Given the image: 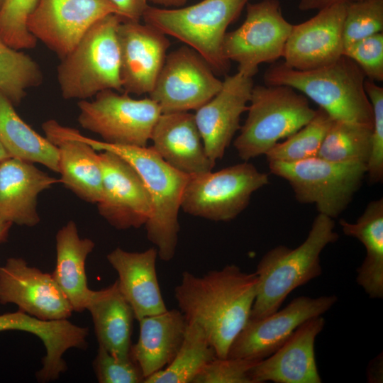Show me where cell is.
<instances>
[{
  "mask_svg": "<svg viewBox=\"0 0 383 383\" xmlns=\"http://www.w3.org/2000/svg\"><path fill=\"white\" fill-rule=\"evenodd\" d=\"M257 286L255 272L227 265L202 276L184 271L174 296L187 323L199 326L217 357L225 358L250 318Z\"/></svg>",
  "mask_w": 383,
  "mask_h": 383,
  "instance_id": "6da1fadb",
  "label": "cell"
},
{
  "mask_svg": "<svg viewBox=\"0 0 383 383\" xmlns=\"http://www.w3.org/2000/svg\"><path fill=\"white\" fill-rule=\"evenodd\" d=\"M74 133L96 151L108 150L118 155L138 172L152 205V213L144 226L147 238L154 244L161 260H172L180 228L178 214L189 175L170 166L151 146L111 144L86 137L77 129Z\"/></svg>",
  "mask_w": 383,
  "mask_h": 383,
  "instance_id": "7a4b0ae2",
  "label": "cell"
},
{
  "mask_svg": "<svg viewBox=\"0 0 383 383\" xmlns=\"http://www.w3.org/2000/svg\"><path fill=\"white\" fill-rule=\"evenodd\" d=\"M365 75L351 59L312 70H299L275 62L264 74L267 85H284L314 101L335 120L373 126L372 106L365 89Z\"/></svg>",
  "mask_w": 383,
  "mask_h": 383,
  "instance_id": "3957f363",
  "label": "cell"
},
{
  "mask_svg": "<svg viewBox=\"0 0 383 383\" xmlns=\"http://www.w3.org/2000/svg\"><path fill=\"white\" fill-rule=\"evenodd\" d=\"M338 238L333 219L318 213L298 247L292 249L279 245L267 252L255 272L257 294L250 318H259L277 311L292 291L319 277L321 253Z\"/></svg>",
  "mask_w": 383,
  "mask_h": 383,
  "instance_id": "277c9868",
  "label": "cell"
},
{
  "mask_svg": "<svg viewBox=\"0 0 383 383\" xmlns=\"http://www.w3.org/2000/svg\"><path fill=\"white\" fill-rule=\"evenodd\" d=\"M122 21L117 14L100 18L61 59L57 79L65 99L87 100L107 89L122 92L117 38Z\"/></svg>",
  "mask_w": 383,
  "mask_h": 383,
  "instance_id": "5b68a950",
  "label": "cell"
},
{
  "mask_svg": "<svg viewBox=\"0 0 383 383\" xmlns=\"http://www.w3.org/2000/svg\"><path fill=\"white\" fill-rule=\"evenodd\" d=\"M248 116L233 142L243 161L265 155L280 140L306 126L316 115L308 99L284 85L253 86Z\"/></svg>",
  "mask_w": 383,
  "mask_h": 383,
  "instance_id": "8992f818",
  "label": "cell"
},
{
  "mask_svg": "<svg viewBox=\"0 0 383 383\" xmlns=\"http://www.w3.org/2000/svg\"><path fill=\"white\" fill-rule=\"evenodd\" d=\"M250 1L203 0L179 8L149 6L142 19L195 50L215 73L223 74L230 65L222 55L224 35Z\"/></svg>",
  "mask_w": 383,
  "mask_h": 383,
  "instance_id": "52a82bcc",
  "label": "cell"
},
{
  "mask_svg": "<svg viewBox=\"0 0 383 383\" xmlns=\"http://www.w3.org/2000/svg\"><path fill=\"white\" fill-rule=\"evenodd\" d=\"M268 162L270 172L288 182L299 203L314 204L318 213L333 219L348 207L367 173L365 163L318 157Z\"/></svg>",
  "mask_w": 383,
  "mask_h": 383,
  "instance_id": "ba28073f",
  "label": "cell"
},
{
  "mask_svg": "<svg viewBox=\"0 0 383 383\" xmlns=\"http://www.w3.org/2000/svg\"><path fill=\"white\" fill-rule=\"evenodd\" d=\"M268 183V174L248 161L214 172L189 175L181 209L193 216L230 221L248 206L252 194Z\"/></svg>",
  "mask_w": 383,
  "mask_h": 383,
  "instance_id": "9c48e42d",
  "label": "cell"
},
{
  "mask_svg": "<svg viewBox=\"0 0 383 383\" xmlns=\"http://www.w3.org/2000/svg\"><path fill=\"white\" fill-rule=\"evenodd\" d=\"M78 122L102 141L116 145L146 147L153 127L162 113L150 97L132 98L112 89L102 91L92 101L77 103Z\"/></svg>",
  "mask_w": 383,
  "mask_h": 383,
  "instance_id": "30bf717a",
  "label": "cell"
},
{
  "mask_svg": "<svg viewBox=\"0 0 383 383\" xmlns=\"http://www.w3.org/2000/svg\"><path fill=\"white\" fill-rule=\"evenodd\" d=\"M243 23L226 32L222 55L238 64V72L253 77L262 63H274L282 57L292 24L282 15L279 0L248 3Z\"/></svg>",
  "mask_w": 383,
  "mask_h": 383,
  "instance_id": "8fae6325",
  "label": "cell"
},
{
  "mask_svg": "<svg viewBox=\"0 0 383 383\" xmlns=\"http://www.w3.org/2000/svg\"><path fill=\"white\" fill-rule=\"evenodd\" d=\"M222 84L200 54L183 45L167 55L149 97L162 113L196 111L219 91Z\"/></svg>",
  "mask_w": 383,
  "mask_h": 383,
  "instance_id": "7c38bea8",
  "label": "cell"
},
{
  "mask_svg": "<svg viewBox=\"0 0 383 383\" xmlns=\"http://www.w3.org/2000/svg\"><path fill=\"white\" fill-rule=\"evenodd\" d=\"M338 301L335 295L294 299L282 310L250 318L235 337L227 357L258 362L274 353L306 321L322 316Z\"/></svg>",
  "mask_w": 383,
  "mask_h": 383,
  "instance_id": "4fadbf2b",
  "label": "cell"
},
{
  "mask_svg": "<svg viewBox=\"0 0 383 383\" xmlns=\"http://www.w3.org/2000/svg\"><path fill=\"white\" fill-rule=\"evenodd\" d=\"M109 14L120 16L111 0H38L27 26L62 59L94 23Z\"/></svg>",
  "mask_w": 383,
  "mask_h": 383,
  "instance_id": "5bb4252c",
  "label": "cell"
},
{
  "mask_svg": "<svg viewBox=\"0 0 383 383\" xmlns=\"http://www.w3.org/2000/svg\"><path fill=\"white\" fill-rule=\"evenodd\" d=\"M102 170L99 214L118 230L145 226L152 211L150 194L133 167L118 155L98 151Z\"/></svg>",
  "mask_w": 383,
  "mask_h": 383,
  "instance_id": "9a60e30c",
  "label": "cell"
},
{
  "mask_svg": "<svg viewBox=\"0 0 383 383\" xmlns=\"http://www.w3.org/2000/svg\"><path fill=\"white\" fill-rule=\"evenodd\" d=\"M0 303L41 320L67 319L74 311L51 274L30 267L20 257L9 258L0 267Z\"/></svg>",
  "mask_w": 383,
  "mask_h": 383,
  "instance_id": "2e32d148",
  "label": "cell"
},
{
  "mask_svg": "<svg viewBox=\"0 0 383 383\" xmlns=\"http://www.w3.org/2000/svg\"><path fill=\"white\" fill-rule=\"evenodd\" d=\"M157 28L122 21L117 28L122 92L150 94L163 67L170 42Z\"/></svg>",
  "mask_w": 383,
  "mask_h": 383,
  "instance_id": "e0dca14e",
  "label": "cell"
},
{
  "mask_svg": "<svg viewBox=\"0 0 383 383\" xmlns=\"http://www.w3.org/2000/svg\"><path fill=\"white\" fill-rule=\"evenodd\" d=\"M346 4L318 11L312 18L293 25L285 44L283 62L309 70L331 64L343 55V21Z\"/></svg>",
  "mask_w": 383,
  "mask_h": 383,
  "instance_id": "ac0fdd59",
  "label": "cell"
},
{
  "mask_svg": "<svg viewBox=\"0 0 383 383\" xmlns=\"http://www.w3.org/2000/svg\"><path fill=\"white\" fill-rule=\"evenodd\" d=\"M254 86L252 77L240 72L226 76L219 91L194 115L206 152L216 164L222 159L247 111Z\"/></svg>",
  "mask_w": 383,
  "mask_h": 383,
  "instance_id": "d6986e66",
  "label": "cell"
},
{
  "mask_svg": "<svg viewBox=\"0 0 383 383\" xmlns=\"http://www.w3.org/2000/svg\"><path fill=\"white\" fill-rule=\"evenodd\" d=\"M325 323L318 316L301 324L274 353L252 367L253 383H321L314 345Z\"/></svg>",
  "mask_w": 383,
  "mask_h": 383,
  "instance_id": "ffe728a7",
  "label": "cell"
},
{
  "mask_svg": "<svg viewBox=\"0 0 383 383\" xmlns=\"http://www.w3.org/2000/svg\"><path fill=\"white\" fill-rule=\"evenodd\" d=\"M42 128L45 138L58 150L60 182L82 200L97 204L102 193L99 153L75 135L74 128L54 119L44 122Z\"/></svg>",
  "mask_w": 383,
  "mask_h": 383,
  "instance_id": "44dd1931",
  "label": "cell"
},
{
  "mask_svg": "<svg viewBox=\"0 0 383 383\" xmlns=\"http://www.w3.org/2000/svg\"><path fill=\"white\" fill-rule=\"evenodd\" d=\"M151 146L170 166L187 175L211 171L194 115L189 111L161 113L151 133Z\"/></svg>",
  "mask_w": 383,
  "mask_h": 383,
  "instance_id": "7402d4cb",
  "label": "cell"
},
{
  "mask_svg": "<svg viewBox=\"0 0 383 383\" xmlns=\"http://www.w3.org/2000/svg\"><path fill=\"white\" fill-rule=\"evenodd\" d=\"M60 180L34 163L9 157L0 162V218L11 224L33 227L40 222V193Z\"/></svg>",
  "mask_w": 383,
  "mask_h": 383,
  "instance_id": "603a6c76",
  "label": "cell"
},
{
  "mask_svg": "<svg viewBox=\"0 0 383 383\" xmlns=\"http://www.w3.org/2000/svg\"><path fill=\"white\" fill-rule=\"evenodd\" d=\"M107 260L118 274L119 289L131 306L135 319L167 311L156 271L157 249L128 252L116 248Z\"/></svg>",
  "mask_w": 383,
  "mask_h": 383,
  "instance_id": "cb8c5ba5",
  "label": "cell"
},
{
  "mask_svg": "<svg viewBox=\"0 0 383 383\" xmlns=\"http://www.w3.org/2000/svg\"><path fill=\"white\" fill-rule=\"evenodd\" d=\"M138 322L139 336L131 345V355L145 379L172 362L182 344L187 323L179 309H167Z\"/></svg>",
  "mask_w": 383,
  "mask_h": 383,
  "instance_id": "d4e9b609",
  "label": "cell"
},
{
  "mask_svg": "<svg viewBox=\"0 0 383 383\" xmlns=\"http://www.w3.org/2000/svg\"><path fill=\"white\" fill-rule=\"evenodd\" d=\"M56 265L51 274L74 311L87 310L92 290L88 287L85 262L95 244L80 238L74 221H70L56 234Z\"/></svg>",
  "mask_w": 383,
  "mask_h": 383,
  "instance_id": "484cf974",
  "label": "cell"
},
{
  "mask_svg": "<svg viewBox=\"0 0 383 383\" xmlns=\"http://www.w3.org/2000/svg\"><path fill=\"white\" fill-rule=\"evenodd\" d=\"M87 310L91 313L99 345L116 357H131L135 317L117 280L104 289L92 290Z\"/></svg>",
  "mask_w": 383,
  "mask_h": 383,
  "instance_id": "4316f807",
  "label": "cell"
},
{
  "mask_svg": "<svg viewBox=\"0 0 383 383\" xmlns=\"http://www.w3.org/2000/svg\"><path fill=\"white\" fill-rule=\"evenodd\" d=\"M345 235L362 243L366 256L357 269L356 282L372 299L383 297V199L370 201L355 222L341 219Z\"/></svg>",
  "mask_w": 383,
  "mask_h": 383,
  "instance_id": "83f0119b",
  "label": "cell"
},
{
  "mask_svg": "<svg viewBox=\"0 0 383 383\" xmlns=\"http://www.w3.org/2000/svg\"><path fill=\"white\" fill-rule=\"evenodd\" d=\"M0 91V142L11 157L39 163L59 173L58 150L30 127Z\"/></svg>",
  "mask_w": 383,
  "mask_h": 383,
  "instance_id": "f1b7e54d",
  "label": "cell"
},
{
  "mask_svg": "<svg viewBox=\"0 0 383 383\" xmlns=\"http://www.w3.org/2000/svg\"><path fill=\"white\" fill-rule=\"evenodd\" d=\"M216 357L201 328L196 324L187 323L184 340L174 360L164 369L145 378L143 382L192 383L204 367Z\"/></svg>",
  "mask_w": 383,
  "mask_h": 383,
  "instance_id": "f546056e",
  "label": "cell"
},
{
  "mask_svg": "<svg viewBox=\"0 0 383 383\" xmlns=\"http://www.w3.org/2000/svg\"><path fill=\"white\" fill-rule=\"evenodd\" d=\"M372 127L333 119L316 157L336 162L367 164L371 150Z\"/></svg>",
  "mask_w": 383,
  "mask_h": 383,
  "instance_id": "4dcf8cb0",
  "label": "cell"
},
{
  "mask_svg": "<svg viewBox=\"0 0 383 383\" xmlns=\"http://www.w3.org/2000/svg\"><path fill=\"white\" fill-rule=\"evenodd\" d=\"M43 72L29 55L9 45L0 36V91L13 105L19 104L27 90L42 84Z\"/></svg>",
  "mask_w": 383,
  "mask_h": 383,
  "instance_id": "1f68e13d",
  "label": "cell"
},
{
  "mask_svg": "<svg viewBox=\"0 0 383 383\" xmlns=\"http://www.w3.org/2000/svg\"><path fill=\"white\" fill-rule=\"evenodd\" d=\"M333 118L322 109L303 128L278 142L265 155L268 162H296L316 157Z\"/></svg>",
  "mask_w": 383,
  "mask_h": 383,
  "instance_id": "d6a6232c",
  "label": "cell"
},
{
  "mask_svg": "<svg viewBox=\"0 0 383 383\" xmlns=\"http://www.w3.org/2000/svg\"><path fill=\"white\" fill-rule=\"evenodd\" d=\"M38 0H4L0 6V36L16 50L32 49L36 38L27 26Z\"/></svg>",
  "mask_w": 383,
  "mask_h": 383,
  "instance_id": "836d02e7",
  "label": "cell"
},
{
  "mask_svg": "<svg viewBox=\"0 0 383 383\" xmlns=\"http://www.w3.org/2000/svg\"><path fill=\"white\" fill-rule=\"evenodd\" d=\"M383 30V0H360L346 4L343 21L344 48Z\"/></svg>",
  "mask_w": 383,
  "mask_h": 383,
  "instance_id": "e575fe53",
  "label": "cell"
},
{
  "mask_svg": "<svg viewBox=\"0 0 383 383\" xmlns=\"http://www.w3.org/2000/svg\"><path fill=\"white\" fill-rule=\"evenodd\" d=\"M365 89L373 113L371 150L366 174L370 182L375 184L383 179V88L374 81L365 79Z\"/></svg>",
  "mask_w": 383,
  "mask_h": 383,
  "instance_id": "d590c367",
  "label": "cell"
},
{
  "mask_svg": "<svg viewBox=\"0 0 383 383\" xmlns=\"http://www.w3.org/2000/svg\"><path fill=\"white\" fill-rule=\"evenodd\" d=\"M94 369L100 383H141L143 373L133 358L116 357L99 345Z\"/></svg>",
  "mask_w": 383,
  "mask_h": 383,
  "instance_id": "8d00e7d4",
  "label": "cell"
},
{
  "mask_svg": "<svg viewBox=\"0 0 383 383\" xmlns=\"http://www.w3.org/2000/svg\"><path fill=\"white\" fill-rule=\"evenodd\" d=\"M343 55L354 61L372 81H383V32L344 48Z\"/></svg>",
  "mask_w": 383,
  "mask_h": 383,
  "instance_id": "74e56055",
  "label": "cell"
},
{
  "mask_svg": "<svg viewBox=\"0 0 383 383\" xmlns=\"http://www.w3.org/2000/svg\"><path fill=\"white\" fill-rule=\"evenodd\" d=\"M257 362L216 357L204 367L192 383H253L250 372Z\"/></svg>",
  "mask_w": 383,
  "mask_h": 383,
  "instance_id": "f35d334b",
  "label": "cell"
},
{
  "mask_svg": "<svg viewBox=\"0 0 383 383\" xmlns=\"http://www.w3.org/2000/svg\"><path fill=\"white\" fill-rule=\"evenodd\" d=\"M51 321L41 320L20 310L0 315V332L21 331L38 337L43 343L50 341L55 333Z\"/></svg>",
  "mask_w": 383,
  "mask_h": 383,
  "instance_id": "ab89813d",
  "label": "cell"
},
{
  "mask_svg": "<svg viewBox=\"0 0 383 383\" xmlns=\"http://www.w3.org/2000/svg\"><path fill=\"white\" fill-rule=\"evenodd\" d=\"M123 21H140L150 6L148 0H111Z\"/></svg>",
  "mask_w": 383,
  "mask_h": 383,
  "instance_id": "60d3db41",
  "label": "cell"
},
{
  "mask_svg": "<svg viewBox=\"0 0 383 383\" xmlns=\"http://www.w3.org/2000/svg\"><path fill=\"white\" fill-rule=\"evenodd\" d=\"M360 0H299V9L301 11L320 10L325 7L338 4H348Z\"/></svg>",
  "mask_w": 383,
  "mask_h": 383,
  "instance_id": "b9f144b4",
  "label": "cell"
},
{
  "mask_svg": "<svg viewBox=\"0 0 383 383\" xmlns=\"http://www.w3.org/2000/svg\"><path fill=\"white\" fill-rule=\"evenodd\" d=\"M367 376L369 382H382V353L370 362Z\"/></svg>",
  "mask_w": 383,
  "mask_h": 383,
  "instance_id": "7bdbcfd3",
  "label": "cell"
},
{
  "mask_svg": "<svg viewBox=\"0 0 383 383\" xmlns=\"http://www.w3.org/2000/svg\"><path fill=\"white\" fill-rule=\"evenodd\" d=\"M149 3L162 6V8H179L188 0H148Z\"/></svg>",
  "mask_w": 383,
  "mask_h": 383,
  "instance_id": "ee69618b",
  "label": "cell"
},
{
  "mask_svg": "<svg viewBox=\"0 0 383 383\" xmlns=\"http://www.w3.org/2000/svg\"><path fill=\"white\" fill-rule=\"evenodd\" d=\"M11 225V223L0 218V243H4L7 240Z\"/></svg>",
  "mask_w": 383,
  "mask_h": 383,
  "instance_id": "f6af8a7d",
  "label": "cell"
},
{
  "mask_svg": "<svg viewBox=\"0 0 383 383\" xmlns=\"http://www.w3.org/2000/svg\"><path fill=\"white\" fill-rule=\"evenodd\" d=\"M9 157H11V156L0 142V162Z\"/></svg>",
  "mask_w": 383,
  "mask_h": 383,
  "instance_id": "bcb514c9",
  "label": "cell"
},
{
  "mask_svg": "<svg viewBox=\"0 0 383 383\" xmlns=\"http://www.w3.org/2000/svg\"><path fill=\"white\" fill-rule=\"evenodd\" d=\"M3 1H4V0H0V6L1 5Z\"/></svg>",
  "mask_w": 383,
  "mask_h": 383,
  "instance_id": "7dc6e473",
  "label": "cell"
}]
</instances>
